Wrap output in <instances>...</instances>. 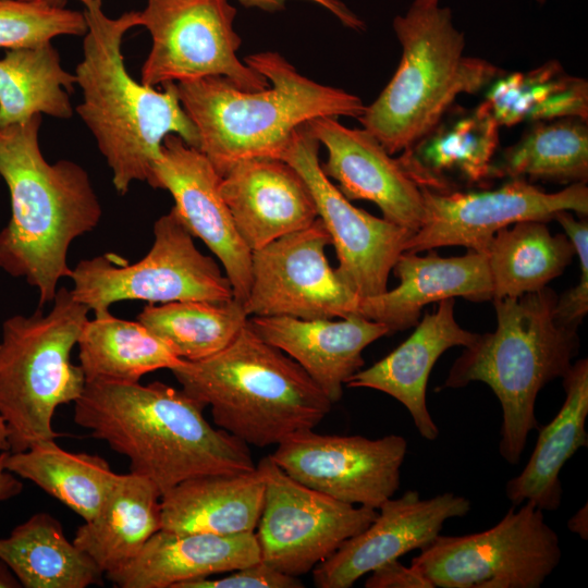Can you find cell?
I'll return each mask as SVG.
<instances>
[{
    "instance_id": "obj_32",
    "label": "cell",
    "mask_w": 588,
    "mask_h": 588,
    "mask_svg": "<svg viewBox=\"0 0 588 588\" xmlns=\"http://www.w3.org/2000/svg\"><path fill=\"white\" fill-rule=\"evenodd\" d=\"M500 126L561 118L588 120V83L551 60L527 72L502 73L486 88Z\"/></svg>"
},
{
    "instance_id": "obj_3",
    "label": "cell",
    "mask_w": 588,
    "mask_h": 588,
    "mask_svg": "<svg viewBox=\"0 0 588 588\" xmlns=\"http://www.w3.org/2000/svg\"><path fill=\"white\" fill-rule=\"evenodd\" d=\"M41 122L36 114L0 127V179L11 203L10 220L0 231V269L37 290L38 308L53 301L62 278L71 277V243L93 231L102 216L85 169L71 160L45 159Z\"/></svg>"
},
{
    "instance_id": "obj_5",
    "label": "cell",
    "mask_w": 588,
    "mask_h": 588,
    "mask_svg": "<svg viewBox=\"0 0 588 588\" xmlns=\"http://www.w3.org/2000/svg\"><path fill=\"white\" fill-rule=\"evenodd\" d=\"M170 370L188 396L210 406L220 429L247 445H278L314 429L332 407L306 371L248 322L220 352Z\"/></svg>"
},
{
    "instance_id": "obj_20",
    "label": "cell",
    "mask_w": 588,
    "mask_h": 588,
    "mask_svg": "<svg viewBox=\"0 0 588 588\" xmlns=\"http://www.w3.org/2000/svg\"><path fill=\"white\" fill-rule=\"evenodd\" d=\"M220 176L221 196L252 252L310 225L318 218L307 183L282 159H244Z\"/></svg>"
},
{
    "instance_id": "obj_38",
    "label": "cell",
    "mask_w": 588,
    "mask_h": 588,
    "mask_svg": "<svg viewBox=\"0 0 588 588\" xmlns=\"http://www.w3.org/2000/svg\"><path fill=\"white\" fill-rule=\"evenodd\" d=\"M554 219L573 244L580 266L578 285L556 299L554 319L559 324L576 330L588 311V223L587 220L576 219L573 212L567 210L558 212Z\"/></svg>"
},
{
    "instance_id": "obj_41",
    "label": "cell",
    "mask_w": 588,
    "mask_h": 588,
    "mask_svg": "<svg viewBox=\"0 0 588 588\" xmlns=\"http://www.w3.org/2000/svg\"><path fill=\"white\" fill-rule=\"evenodd\" d=\"M8 452L0 453V502L16 497L23 490V483L19 477L7 470L4 466Z\"/></svg>"
},
{
    "instance_id": "obj_27",
    "label": "cell",
    "mask_w": 588,
    "mask_h": 588,
    "mask_svg": "<svg viewBox=\"0 0 588 588\" xmlns=\"http://www.w3.org/2000/svg\"><path fill=\"white\" fill-rule=\"evenodd\" d=\"M563 378L565 400L554 418L539 429L535 449L517 476L505 485L512 506L526 501L542 511H555L561 505L560 473L568 460L588 445V360L572 364Z\"/></svg>"
},
{
    "instance_id": "obj_8",
    "label": "cell",
    "mask_w": 588,
    "mask_h": 588,
    "mask_svg": "<svg viewBox=\"0 0 588 588\" xmlns=\"http://www.w3.org/2000/svg\"><path fill=\"white\" fill-rule=\"evenodd\" d=\"M51 310L15 315L2 323L0 341V414L10 451L62 437L52 428L58 406L75 402L86 380L71 363V351L87 321L89 308L58 289Z\"/></svg>"
},
{
    "instance_id": "obj_40",
    "label": "cell",
    "mask_w": 588,
    "mask_h": 588,
    "mask_svg": "<svg viewBox=\"0 0 588 588\" xmlns=\"http://www.w3.org/2000/svg\"><path fill=\"white\" fill-rule=\"evenodd\" d=\"M366 588H434L433 584L414 565L405 566L399 560L385 563L371 572Z\"/></svg>"
},
{
    "instance_id": "obj_30",
    "label": "cell",
    "mask_w": 588,
    "mask_h": 588,
    "mask_svg": "<svg viewBox=\"0 0 588 588\" xmlns=\"http://www.w3.org/2000/svg\"><path fill=\"white\" fill-rule=\"evenodd\" d=\"M4 466L62 502L84 522L97 515L119 475L103 457L69 452L54 439L37 442L23 452H8Z\"/></svg>"
},
{
    "instance_id": "obj_14",
    "label": "cell",
    "mask_w": 588,
    "mask_h": 588,
    "mask_svg": "<svg viewBox=\"0 0 588 588\" xmlns=\"http://www.w3.org/2000/svg\"><path fill=\"white\" fill-rule=\"evenodd\" d=\"M319 142L305 124L292 135L279 159L291 164L307 183L335 248V272L360 299L382 294L397 258L414 232L359 209L323 173Z\"/></svg>"
},
{
    "instance_id": "obj_42",
    "label": "cell",
    "mask_w": 588,
    "mask_h": 588,
    "mask_svg": "<svg viewBox=\"0 0 588 588\" xmlns=\"http://www.w3.org/2000/svg\"><path fill=\"white\" fill-rule=\"evenodd\" d=\"M588 506H581L567 522L568 529L577 534L581 539L588 538Z\"/></svg>"
},
{
    "instance_id": "obj_21",
    "label": "cell",
    "mask_w": 588,
    "mask_h": 588,
    "mask_svg": "<svg viewBox=\"0 0 588 588\" xmlns=\"http://www.w3.org/2000/svg\"><path fill=\"white\" fill-rule=\"evenodd\" d=\"M247 322L262 340L294 359L332 404L341 400L343 385L365 365L363 351L389 334L383 323L359 314L336 321L252 316Z\"/></svg>"
},
{
    "instance_id": "obj_16",
    "label": "cell",
    "mask_w": 588,
    "mask_h": 588,
    "mask_svg": "<svg viewBox=\"0 0 588 588\" xmlns=\"http://www.w3.org/2000/svg\"><path fill=\"white\" fill-rule=\"evenodd\" d=\"M407 442L399 434L363 436L299 431L270 457L296 481L344 503L378 510L400 488Z\"/></svg>"
},
{
    "instance_id": "obj_22",
    "label": "cell",
    "mask_w": 588,
    "mask_h": 588,
    "mask_svg": "<svg viewBox=\"0 0 588 588\" xmlns=\"http://www.w3.org/2000/svg\"><path fill=\"white\" fill-rule=\"evenodd\" d=\"M399 285L377 296L359 299L357 314L383 323L389 334L418 323L430 303L464 297L471 302L493 298L486 253L468 249L463 256L441 257L434 249L426 256L404 252L392 268Z\"/></svg>"
},
{
    "instance_id": "obj_25",
    "label": "cell",
    "mask_w": 588,
    "mask_h": 588,
    "mask_svg": "<svg viewBox=\"0 0 588 588\" xmlns=\"http://www.w3.org/2000/svg\"><path fill=\"white\" fill-rule=\"evenodd\" d=\"M257 469L186 479L161 495V529L175 532H254L265 502Z\"/></svg>"
},
{
    "instance_id": "obj_19",
    "label": "cell",
    "mask_w": 588,
    "mask_h": 588,
    "mask_svg": "<svg viewBox=\"0 0 588 588\" xmlns=\"http://www.w3.org/2000/svg\"><path fill=\"white\" fill-rule=\"evenodd\" d=\"M305 126L327 149L323 173L338 181L348 200H369L384 219L414 233L419 229L425 212L420 186L371 133L346 127L333 117L313 119Z\"/></svg>"
},
{
    "instance_id": "obj_13",
    "label": "cell",
    "mask_w": 588,
    "mask_h": 588,
    "mask_svg": "<svg viewBox=\"0 0 588 588\" xmlns=\"http://www.w3.org/2000/svg\"><path fill=\"white\" fill-rule=\"evenodd\" d=\"M424 220L406 243L405 252L464 246L486 253L495 233L519 221L548 222L563 210L586 216L588 187L573 183L547 193L526 179H509L495 189L436 191L421 187Z\"/></svg>"
},
{
    "instance_id": "obj_26",
    "label": "cell",
    "mask_w": 588,
    "mask_h": 588,
    "mask_svg": "<svg viewBox=\"0 0 588 588\" xmlns=\"http://www.w3.org/2000/svg\"><path fill=\"white\" fill-rule=\"evenodd\" d=\"M500 124L487 101L442 120L438 126L399 160L421 187L452 189L446 179L454 174L468 184L492 179L494 155L500 142Z\"/></svg>"
},
{
    "instance_id": "obj_4",
    "label": "cell",
    "mask_w": 588,
    "mask_h": 588,
    "mask_svg": "<svg viewBox=\"0 0 588 588\" xmlns=\"http://www.w3.org/2000/svg\"><path fill=\"white\" fill-rule=\"evenodd\" d=\"M244 61L270 86L243 90L223 76L175 83L198 133L197 150L219 175L244 159H279L293 133L313 119H358L364 113L366 106L358 96L302 75L278 52L250 54Z\"/></svg>"
},
{
    "instance_id": "obj_46",
    "label": "cell",
    "mask_w": 588,
    "mask_h": 588,
    "mask_svg": "<svg viewBox=\"0 0 588 588\" xmlns=\"http://www.w3.org/2000/svg\"><path fill=\"white\" fill-rule=\"evenodd\" d=\"M23 1L42 2V3L58 5V7H65L66 4V0H23Z\"/></svg>"
},
{
    "instance_id": "obj_12",
    "label": "cell",
    "mask_w": 588,
    "mask_h": 588,
    "mask_svg": "<svg viewBox=\"0 0 588 588\" xmlns=\"http://www.w3.org/2000/svg\"><path fill=\"white\" fill-rule=\"evenodd\" d=\"M256 467L266 487L256 528L260 561L284 574L309 573L378 514L376 509L344 503L296 481L270 455Z\"/></svg>"
},
{
    "instance_id": "obj_39",
    "label": "cell",
    "mask_w": 588,
    "mask_h": 588,
    "mask_svg": "<svg viewBox=\"0 0 588 588\" xmlns=\"http://www.w3.org/2000/svg\"><path fill=\"white\" fill-rule=\"evenodd\" d=\"M296 576L284 574L270 565L258 562L235 571L230 575L210 579L197 578L182 583L176 588H303Z\"/></svg>"
},
{
    "instance_id": "obj_7",
    "label": "cell",
    "mask_w": 588,
    "mask_h": 588,
    "mask_svg": "<svg viewBox=\"0 0 588 588\" xmlns=\"http://www.w3.org/2000/svg\"><path fill=\"white\" fill-rule=\"evenodd\" d=\"M440 0H414L393 20L402 47L399 66L357 119L390 154H402L429 135L463 94H477L504 71L465 54L464 33Z\"/></svg>"
},
{
    "instance_id": "obj_35",
    "label": "cell",
    "mask_w": 588,
    "mask_h": 588,
    "mask_svg": "<svg viewBox=\"0 0 588 588\" xmlns=\"http://www.w3.org/2000/svg\"><path fill=\"white\" fill-rule=\"evenodd\" d=\"M526 179L562 184L588 180V125L579 118L534 122L493 162L492 179Z\"/></svg>"
},
{
    "instance_id": "obj_43",
    "label": "cell",
    "mask_w": 588,
    "mask_h": 588,
    "mask_svg": "<svg viewBox=\"0 0 588 588\" xmlns=\"http://www.w3.org/2000/svg\"><path fill=\"white\" fill-rule=\"evenodd\" d=\"M21 583L10 569V567L0 560V588H19Z\"/></svg>"
},
{
    "instance_id": "obj_18",
    "label": "cell",
    "mask_w": 588,
    "mask_h": 588,
    "mask_svg": "<svg viewBox=\"0 0 588 588\" xmlns=\"http://www.w3.org/2000/svg\"><path fill=\"white\" fill-rule=\"evenodd\" d=\"M470 501L452 492L421 499L408 490L390 498L378 509L373 522L345 540L311 572L318 588H350L367 573L402 555L429 546L450 518L463 517Z\"/></svg>"
},
{
    "instance_id": "obj_37",
    "label": "cell",
    "mask_w": 588,
    "mask_h": 588,
    "mask_svg": "<svg viewBox=\"0 0 588 588\" xmlns=\"http://www.w3.org/2000/svg\"><path fill=\"white\" fill-rule=\"evenodd\" d=\"M83 12L42 2L0 0V49L33 48L58 36H84Z\"/></svg>"
},
{
    "instance_id": "obj_1",
    "label": "cell",
    "mask_w": 588,
    "mask_h": 588,
    "mask_svg": "<svg viewBox=\"0 0 588 588\" xmlns=\"http://www.w3.org/2000/svg\"><path fill=\"white\" fill-rule=\"evenodd\" d=\"M205 406L166 383L86 382L74 421L130 461L131 473L151 480L161 495L201 475L252 471L248 445L212 427Z\"/></svg>"
},
{
    "instance_id": "obj_23",
    "label": "cell",
    "mask_w": 588,
    "mask_h": 588,
    "mask_svg": "<svg viewBox=\"0 0 588 588\" xmlns=\"http://www.w3.org/2000/svg\"><path fill=\"white\" fill-rule=\"evenodd\" d=\"M454 305V298L439 302L437 309L426 313L402 344L372 366L354 373L345 384L392 396L408 411L418 433L430 441L439 436L426 401L431 369L446 350L467 347L478 336L456 322Z\"/></svg>"
},
{
    "instance_id": "obj_6",
    "label": "cell",
    "mask_w": 588,
    "mask_h": 588,
    "mask_svg": "<svg viewBox=\"0 0 588 588\" xmlns=\"http://www.w3.org/2000/svg\"><path fill=\"white\" fill-rule=\"evenodd\" d=\"M556 294L549 287L518 297L493 299L497 328L478 334L452 365L444 388L487 384L502 407L500 455L518 464L528 434L538 428L535 404L540 390L562 378L578 352L575 329L554 319Z\"/></svg>"
},
{
    "instance_id": "obj_10",
    "label": "cell",
    "mask_w": 588,
    "mask_h": 588,
    "mask_svg": "<svg viewBox=\"0 0 588 588\" xmlns=\"http://www.w3.org/2000/svg\"><path fill=\"white\" fill-rule=\"evenodd\" d=\"M561 556L559 536L543 511L526 501L487 530L440 534L411 564L434 588H539Z\"/></svg>"
},
{
    "instance_id": "obj_15",
    "label": "cell",
    "mask_w": 588,
    "mask_h": 588,
    "mask_svg": "<svg viewBox=\"0 0 588 588\" xmlns=\"http://www.w3.org/2000/svg\"><path fill=\"white\" fill-rule=\"evenodd\" d=\"M330 244V234L317 218L253 250L252 283L244 304L247 316L320 320L357 314L360 298L326 257Z\"/></svg>"
},
{
    "instance_id": "obj_36",
    "label": "cell",
    "mask_w": 588,
    "mask_h": 588,
    "mask_svg": "<svg viewBox=\"0 0 588 588\" xmlns=\"http://www.w3.org/2000/svg\"><path fill=\"white\" fill-rule=\"evenodd\" d=\"M137 320L177 357L200 360L226 347L247 324L244 305L226 302L183 301L144 306Z\"/></svg>"
},
{
    "instance_id": "obj_47",
    "label": "cell",
    "mask_w": 588,
    "mask_h": 588,
    "mask_svg": "<svg viewBox=\"0 0 588 588\" xmlns=\"http://www.w3.org/2000/svg\"><path fill=\"white\" fill-rule=\"evenodd\" d=\"M537 3L539 4H543L546 2V0H535Z\"/></svg>"
},
{
    "instance_id": "obj_33",
    "label": "cell",
    "mask_w": 588,
    "mask_h": 588,
    "mask_svg": "<svg viewBox=\"0 0 588 588\" xmlns=\"http://www.w3.org/2000/svg\"><path fill=\"white\" fill-rule=\"evenodd\" d=\"M486 254L497 299L546 287L571 264L575 250L565 234L552 235L546 222L529 220L499 230Z\"/></svg>"
},
{
    "instance_id": "obj_34",
    "label": "cell",
    "mask_w": 588,
    "mask_h": 588,
    "mask_svg": "<svg viewBox=\"0 0 588 588\" xmlns=\"http://www.w3.org/2000/svg\"><path fill=\"white\" fill-rule=\"evenodd\" d=\"M75 74L61 65L52 44L7 50L0 59V127L29 120L36 114L70 119V94Z\"/></svg>"
},
{
    "instance_id": "obj_9",
    "label": "cell",
    "mask_w": 588,
    "mask_h": 588,
    "mask_svg": "<svg viewBox=\"0 0 588 588\" xmlns=\"http://www.w3.org/2000/svg\"><path fill=\"white\" fill-rule=\"evenodd\" d=\"M72 294L95 316L121 301L149 304L234 298L219 265L200 253L173 208L154 224V243L145 257L126 264L111 254L81 260L70 277Z\"/></svg>"
},
{
    "instance_id": "obj_28",
    "label": "cell",
    "mask_w": 588,
    "mask_h": 588,
    "mask_svg": "<svg viewBox=\"0 0 588 588\" xmlns=\"http://www.w3.org/2000/svg\"><path fill=\"white\" fill-rule=\"evenodd\" d=\"M160 501L161 492L148 478L119 474L102 507L77 528L73 542L105 575L115 572L161 529Z\"/></svg>"
},
{
    "instance_id": "obj_44",
    "label": "cell",
    "mask_w": 588,
    "mask_h": 588,
    "mask_svg": "<svg viewBox=\"0 0 588 588\" xmlns=\"http://www.w3.org/2000/svg\"><path fill=\"white\" fill-rule=\"evenodd\" d=\"M247 7H257L264 10H278L284 5L286 0H240ZM316 1V0H311Z\"/></svg>"
},
{
    "instance_id": "obj_45",
    "label": "cell",
    "mask_w": 588,
    "mask_h": 588,
    "mask_svg": "<svg viewBox=\"0 0 588 588\" xmlns=\"http://www.w3.org/2000/svg\"><path fill=\"white\" fill-rule=\"evenodd\" d=\"M8 429L0 414V452L10 451Z\"/></svg>"
},
{
    "instance_id": "obj_29",
    "label": "cell",
    "mask_w": 588,
    "mask_h": 588,
    "mask_svg": "<svg viewBox=\"0 0 588 588\" xmlns=\"http://www.w3.org/2000/svg\"><path fill=\"white\" fill-rule=\"evenodd\" d=\"M0 560L25 588H86L105 574L49 513H36L0 538Z\"/></svg>"
},
{
    "instance_id": "obj_2",
    "label": "cell",
    "mask_w": 588,
    "mask_h": 588,
    "mask_svg": "<svg viewBox=\"0 0 588 588\" xmlns=\"http://www.w3.org/2000/svg\"><path fill=\"white\" fill-rule=\"evenodd\" d=\"M78 1L87 32L83 59L75 69L83 97L75 111L106 158L115 191L124 195L133 182L148 183L167 135L175 134L197 149L198 133L179 100L175 83L157 90L136 82L126 70L122 42L130 29L140 26L139 12L110 17L101 0Z\"/></svg>"
},
{
    "instance_id": "obj_24",
    "label": "cell",
    "mask_w": 588,
    "mask_h": 588,
    "mask_svg": "<svg viewBox=\"0 0 588 588\" xmlns=\"http://www.w3.org/2000/svg\"><path fill=\"white\" fill-rule=\"evenodd\" d=\"M260 562L256 532L216 535L160 529L120 569L105 575L119 588H176Z\"/></svg>"
},
{
    "instance_id": "obj_31",
    "label": "cell",
    "mask_w": 588,
    "mask_h": 588,
    "mask_svg": "<svg viewBox=\"0 0 588 588\" xmlns=\"http://www.w3.org/2000/svg\"><path fill=\"white\" fill-rule=\"evenodd\" d=\"M78 359L86 382L135 383L157 369H172L183 359L138 320L117 318L110 311L85 322Z\"/></svg>"
},
{
    "instance_id": "obj_11",
    "label": "cell",
    "mask_w": 588,
    "mask_h": 588,
    "mask_svg": "<svg viewBox=\"0 0 588 588\" xmlns=\"http://www.w3.org/2000/svg\"><path fill=\"white\" fill-rule=\"evenodd\" d=\"M235 16L229 0H147L139 17L151 47L140 83L155 87L223 76L243 90L269 87L264 75L236 56L242 39L234 28Z\"/></svg>"
},
{
    "instance_id": "obj_17",
    "label": "cell",
    "mask_w": 588,
    "mask_h": 588,
    "mask_svg": "<svg viewBox=\"0 0 588 588\" xmlns=\"http://www.w3.org/2000/svg\"><path fill=\"white\" fill-rule=\"evenodd\" d=\"M221 176L197 149L175 135L164 137L148 184L168 191L172 207L193 237L200 238L224 268L234 298L245 304L252 283V250L240 236L220 193Z\"/></svg>"
}]
</instances>
